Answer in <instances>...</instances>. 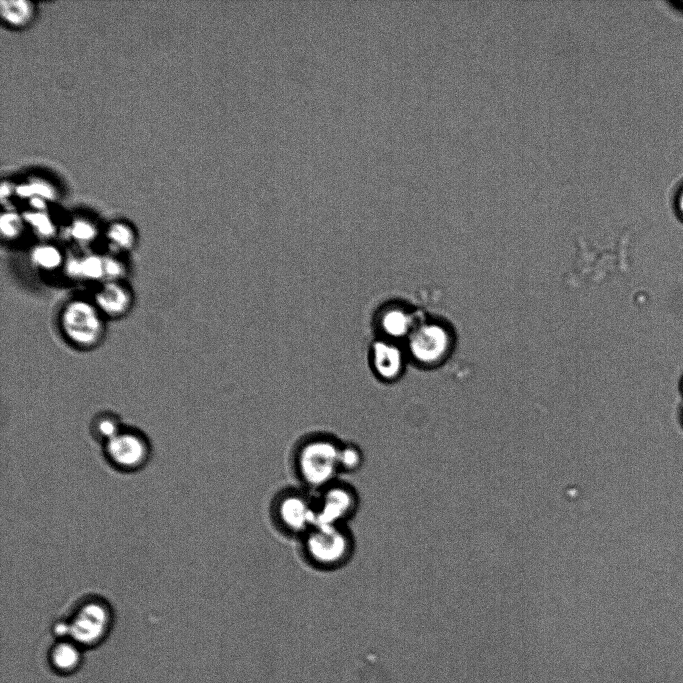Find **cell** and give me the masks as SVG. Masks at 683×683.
I'll return each instance as SVG.
<instances>
[{"label": "cell", "mask_w": 683, "mask_h": 683, "mask_svg": "<svg viewBox=\"0 0 683 683\" xmlns=\"http://www.w3.org/2000/svg\"><path fill=\"white\" fill-rule=\"evenodd\" d=\"M61 327L65 336L81 347L96 345L104 332L100 310L84 300H73L65 305Z\"/></svg>", "instance_id": "1"}, {"label": "cell", "mask_w": 683, "mask_h": 683, "mask_svg": "<svg viewBox=\"0 0 683 683\" xmlns=\"http://www.w3.org/2000/svg\"><path fill=\"white\" fill-rule=\"evenodd\" d=\"M340 448L326 439L306 443L298 455V468L304 482L311 486L327 485L340 469Z\"/></svg>", "instance_id": "2"}, {"label": "cell", "mask_w": 683, "mask_h": 683, "mask_svg": "<svg viewBox=\"0 0 683 683\" xmlns=\"http://www.w3.org/2000/svg\"><path fill=\"white\" fill-rule=\"evenodd\" d=\"M104 455L114 468L135 471L142 468L150 456V444L145 436L131 430H121L104 444Z\"/></svg>", "instance_id": "3"}, {"label": "cell", "mask_w": 683, "mask_h": 683, "mask_svg": "<svg viewBox=\"0 0 683 683\" xmlns=\"http://www.w3.org/2000/svg\"><path fill=\"white\" fill-rule=\"evenodd\" d=\"M110 620L111 612L106 602L99 598L88 599L79 605L68 623L69 634L80 643H94L104 635Z\"/></svg>", "instance_id": "4"}, {"label": "cell", "mask_w": 683, "mask_h": 683, "mask_svg": "<svg viewBox=\"0 0 683 683\" xmlns=\"http://www.w3.org/2000/svg\"><path fill=\"white\" fill-rule=\"evenodd\" d=\"M306 537V550L323 565L341 561L349 549V541L337 525L316 524Z\"/></svg>", "instance_id": "5"}, {"label": "cell", "mask_w": 683, "mask_h": 683, "mask_svg": "<svg viewBox=\"0 0 683 683\" xmlns=\"http://www.w3.org/2000/svg\"><path fill=\"white\" fill-rule=\"evenodd\" d=\"M407 338L411 357L421 364L429 365L440 361L449 348L447 331L435 323L415 326Z\"/></svg>", "instance_id": "6"}, {"label": "cell", "mask_w": 683, "mask_h": 683, "mask_svg": "<svg viewBox=\"0 0 683 683\" xmlns=\"http://www.w3.org/2000/svg\"><path fill=\"white\" fill-rule=\"evenodd\" d=\"M279 520L291 531H304L316 523V506L301 494H288L277 507Z\"/></svg>", "instance_id": "7"}, {"label": "cell", "mask_w": 683, "mask_h": 683, "mask_svg": "<svg viewBox=\"0 0 683 683\" xmlns=\"http://www.w3.org/2000/svg\"><path fill=\"white\" fill-rule=\"evenodd\" d=\"M316 506V524L337 525L353 507L352 493L343 487H329Z\"/></svg>", "instance_id": "8"}, {"label": "cell", "mask_w": 683, "mask_h": 683, "mask_svg": "<svg viewBox=\"0 0 683 683\" xmlns=\"http://www.w3.org/2000/svg\"><path fill=\"white\" fill-rule=\"evenodd\" d=\"M371 362L377 376L389 381L401 374L404 358L396 344L389 340H377L372 345Z\"/></svg>", "instance_id": "9"}, {"label": "cell", "mask_w": 683, "mask_h": 683, "mask_svg": "<svg viewBox=\"0 0 683 683\" xmlns=\"http://www.w3.org/2000/svg\"><path fill=\"white\" fill-rule=\"evenodd\" d=\"M96 307L109 316H120L131 306L129 290L117 281H107L95 294Z\"/></svg>", "instance_id": "10"}, {"label": "cell", "mask_w": 683, "mask_h": 683, "mask_svg": "<svg viewBox=\"0 0 683 683\" xmlns=\"http://www.w3.org/2000/svg\"><path fill=\"white\" fill-rule=\"evenodd\" d=\"M378 325L387 338L408 337L416 326L413 316L397 306L385 308L378 316Z\"/></svg>", "instance_id": "11"}, {"label": "cell", "mask_w": 683, "mask_h": 683, "mask_svg": "<svg viewBox=\"0 0 683 683\" xmlns=\"http://www.w3.org/2000/svg\"><path fill=\"white\" fill-rule=\"evenodd\" d=\"M31 257L35 265L45 270L57 268L63 260L59 249L52 245H39L35 247Z\"/></svg>", "instance_id": "12"}, {"label": "cell", "mask_w": 683, "mask_h": 683, "mask_svg": "<svg viewBox=\"0 0 683 683\" xmlns=\"http://www.w3.org/2000/svg\"><path fill=\"white\" fill-rule=\"evenodd\" d=\"M79 661V654L75 647L62 643L57 645L52 652L54 666L62 671L73 669Z\"/></svg>", "instance_id": "13"}, {"label": "cell", "mask_w": 683, "mask_h": 683, "mask_svg": "<svg viewBox=\"0 0 683 683\" xmlns=\"http://www.w3.org/2000/svg\"><path fill=\"white\" fill-rule=\"evenodd\" d=\"M121 430L119 422L112 416L99 417L95 420L92 427L93 435L103 444L116 436Z\"/></svg>", "instance_id": "14"}, {"label": "cell", "mask_w": 683, "mask_h": 683, "mask_svg": "<svg viewBox=\"0 0 683 683\" xmlns=\"http://www.w3.org/2000/svg\"><path fill=\"white\" fill-rule=\"evenodd\" d=\"M110 242L119 250H128L134 244V234L129 227L123 224H115L108 231Z\"/></svg>", "instance_id": "15"}, {"label": "cell", "mask_w": 683, "mask_h": 683, "mask_svg": "<svg viewBox=\"0 0 683 683\" xmlns=\"http://www.w3.org/2000/svg\"><path fill=\"white\" fill-rule=\"evenodd\" d=\"M80 276L89 279L104 277V258L97 255H89L79 259Z\"/></svg>", "instance_id": "16"}, {"label": "cell", "mask_w": 683, "mask_h": 683, "mask_svg": "<svg viewBox=\"0 0 683 683\" xmlns=\"http://www.w3.org/2000/svg\"><path fill=\"white\" fill-rule=\"evenodd\" d=\"M360 452L352 446L340 448L339 463L340 468L345 470H353L360 464Z\"/></svg>", "instance_id": "17"}, {"label": "cell", "mask_w": 683, "mask_h": 683, "mask_svg": "<svg viewBox=\"0 0 683 683\" xmlns=\"http://www.w3.org/2000/svg\"><path fill=\"white\" fill-rule=\"evenodd\" d=\"M123 266L114 258H104V277L109 281H116L123 274Z\"/></svg>", "instance_id": "18"}, {"label": "cell", "mask_w": 683, "mask_h": 683, "mask_svg": "<svg viewBox=\"0 0 683 683\" xmlns=\"http://www.w3.org/2000/svg\"><path fill=\"white\" fill-rule=\"evenodd\" d=\"M73 236L80 241H88L94 235L93 229L86 223H78L72 231Z\"/></svg>", "instance_id": "19"}, {"label": "cell", "mask_w": 683, "mask_h": 683, "mask_svg": "<svg viewBox=\"0 0 683 683\" xmlns=\"http://www.w3.org/2000/svg\"><path fill=\"white\" fill-rule=\"evenodd\" d=\"M19 228H20V223L16 219H12L11 217L7 218V222L4 223L2 222V233L6 237H14L17 236L19 233Z\"/></svg>", "instance_id": "20"}, {"label": "cell", "mask_w": 683, "mask_h": 683, "mask_svg": "<svg viewBox=\"0 0 683 683\" xmlns=\"http://www.w3.org/2000/svg\"><path fill=\"white\" fill-rule=\"evenodd\" d=\"M675 208L678 217L681 219V221H683V187L677 195Z\"/></svg>", "instance_id": "21"}, {"label": "cell", "mask_w": 683, "mask_h": 683, "mask_svg": "<svg viewBox=\"0 0 683 683\" xmlns=\"http://www.w3.org/2000/svg\"><path fill=\"white\" fill-rule=\"evenodd\" d=\"M678 390H679V393L683 399V374L680 376L679 381H678Z\"/></svg>", "instance_id": "22"}, {"label": "cell", "mask_w": 683, "mask_h": 683, "mask_svg": "<svg viewBox=\"0 0 683 683\" xmlns=\"http://www.w3.org/2000/svg\"><path fill=\"white\" fill-rule=\"evenodd\" d=\"M678 419H679V423L683 429V404L681 405V407L679 409Z\"/></svg>", "instance_id": "23"}]
</instances>
